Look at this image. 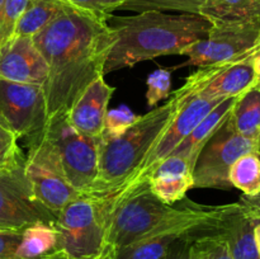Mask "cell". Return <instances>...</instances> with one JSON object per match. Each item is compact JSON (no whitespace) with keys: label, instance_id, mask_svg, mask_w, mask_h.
Returning a JSON list of instances; mask_svg holds the SVG:
<instances>
[{"label":"cell","instance_id":"cell-2","mask_svg":"<svg viewBox=\"0 0 260 259\" xmlns=\"http://www.w3.org/2000/svg\"><path fill=\"white\" fill-rule=\"evenodd\" d=\"M95 201L106 225V253L152 236L206 233L212 229L221 210V206H203L184 200L179 207L168 206L151 192L149 183L113 203Z\"/></svg>","mask_w":260,"mask_h":259},{"label":"cell","instance_id":"cell-35","mask_svg":"<svg viewBox=\"0 0 260 259\" xmlns=\"http://www.w3.org/2000/svg\"><path fill=\"white\" fill-rule=\"evenodd\" d=\"M254 74H255V84H254V89L260 91V48L258 52L254 56Z\"/></svg>","mask_w":260,"mask_h":259},{"label":"cell","instance_id":"cell-3","mask_svg":"<svg viewBox=\"0 0 260 259\" xmlns=\"http://www.w3.org/2000/svg\"><path fill=\"white\" fill-rule=\"evenodd\" d=\"M113 45L104 75L165 55H182L192 43L205 40L212 23L198 14L142 12L129 17L109 15Z\"/></svg>","mask_w":260,"mask_h":259},{"label":"cell","instance_id":"cell-9","mask_svg":"<svg viewBox=\"0 0 260 259\" xmlns=\"http://www.w3.org/2000/svg\"><path fill=\"white\" fill-rule=\"evenodd\" d=\"M27 146L25 175L36 197L47 210L57 216L68 203L81 197V195L66 179L55 146L46 132Z\"/></svg>","mask_w":260,"mask_h":259},{"label":"cell","instance_id":"cell-36","mask_svg":"<svg viewBox=\"0 0 260 259\" xmlns=\"http://www.w3.org/2000/svg\"><path fill=\"white\" fill-rule=\"evenodd\" d=\"M42 259H71V258L70 256L66 255L63 251L56 250V251H53V253L48 254L47 256H45V258H42Z\"/></svg>","mask_w":260,"mask_h":259},{"label":"cell","instance_id":"cell-37","mask_svg":"<svg viewBox=\"0 0 260 259\" xmlns=\"http://www.w3.org/2000/svg\"><path fill=\"white\" fill-rule=\"evenodd\" d=\"M254 239H255V245L256 250H258V255L260 259V221L255 225V229H254Z\"/></svg>","mask_w":260,"mask_h":259},{"label":"cell","instance_id":"cell-39","mask_svg":"<svg viewBox=\"0 0 260 259\" xmlns=\"http://www.w3.org/2000/svg\"><path fill=\"white\" fill-rule=\"evenodd\" d=\"M2 3H3V0H0V4H2Z\"/></svg>","mask_w":260,"mask_h":259},{"label":"cell","instance_id":"cell-25","mask_svg":"<svg viewBox=\"0 0 260 259\" xmlns=\"http://www.w3.org/2000/svg\"><path fill=\"white\" fill-rule=\"evenodd\" d=\"M188 259H234V256L223 239L211 230L193 236Z\"/></svg>","mask_w":260,"mask_h":259},{"label":"cell","instance_id":"cell-10","mask_svg":"<svg viewBox=\"0 0 260 259\" xmlns=\"http://www.w3.org/2000/svg\"><path fill=\"white\" fill-rule=\"evenodd\" d=\"M260 48V23H215L205 40L188 46L182 55L196 66L222 65L251 55Z\"/></svg>","mask_w":260,"mask_h":259},{"label":"cell","instance_id":"cell-11","mask_svg":"<svg viewBox=\"0 0 260 259\" xmlns=\"http://www.w3.org/2000/svg\"><path fill=\"white\" fill-rule=\"evenodd\" d=\"M0 117L18 139L30 144L48 127V111L43 85L0 79Z\"/></svg>","mask_w":260,"mask_h":259},{"label":"cell","instance_id":"cell-6","mask_svg":"<svg viewBox=\"0 0 260 259\" xmlns=\"http://www.w3.org/2000/svg\"><path fill=\"white\" fill-rule=\"evenodd\" d=\"M222 101L225 99H203L200 96H192L184 101L173 121L161 137L155 142L134 177L112 197L99 201L104 203H113L141 185L147 184L157 165L170 156L173 151L184 141L185 137L198 126V123Z\"/></svg>","mask_w":260,"mask_h":259},{"label":"cell","instance_id":"cell-21","mask_svg":"<svg viewBox=\"0 0 260 259\" xmlns=\"http://www.w3.org/2000/svg\"><path fill=\"white\" fill-rule=\"evenodd\" d=\"M69 5L65 0H28L19 18L15 37L37 35Z\"/></svg>","mask_w":260,"mask_h":259},{"label":"cell","instance_id":"cell-17","mask_svg":"<svg viewBox=\"0 0 260 259\" xmlns=\"http://www.w3.org/2000/svg\"><path fill=\"white\" fill-rule=\"evenodd\" d=\"M149 187L161 202L173 206L184 200L193 188V170L182 157L170 155L154 170Z\"/></svg>","mask_w":260,"mask_h":259},{"label":"cell","instance_id":"cell-15","mask_svg":"<svg viewBox=\"0 0 260 259\" xmlns=\"http://www.w3.org/2000/svg\"><path fill=\"white\" fill-rule=\"evenodd\" d=\"M259 221L254 220L240 202L221 206L212 231L223 239L234 259H259L254 229Z\"/></svg>","mask_w":260,"mask_h":259},{"label":"cell","instance_id":"cell-26","mask_svg":"<svg viewBox=\"0 0 260 259\" xmlns=\"http://www.w3.org/2000/svg\"><path fill=\"white\" fill-rule=\"evenodd\" d=\"M203 0H128L124 3L119 10H129V12H174L187 13V14L200 15V8Z\"/></svg>","mask_w":260,"mask_h":259},{"label":"cell","instance_id":"cell-19","mask_svg":"<svg viewBox=\"0 0 260 259\" xmlns=\"http://www.w3.org/2000/svg\"><path fill=\"white\" fill-rule=\"evenodd\" d=\"M200 15L215 23H260V0H203Z\"/></svg>","mask_w":260,"mask_h":259},{"label":"cell","instance_id":"cell-20","mask_svg":"<svg viewBox=\"0 0 260 259\" xmlns=\"http://www.w3.org/2000/svg\"><path fill=\"white\" fill-rule=\"evenodd\" d=\"M190 235L165 234L141 239L135 243L111 249L104 254L103 259H162L178 241Z\"/></svg>","mask_w":260,"mask_h":259},{"label":"cell","instance_id":"cell-16","mask_svg":"<svg viewBox=\"0 0 260 259\" xmlns=\"http://www.w3.org/2000/svg\"><path fill=\"white\" fill-rule=\"evenodd\" d=\"M114 93L104 76H99L81 93L69 111V123L80 134L101 140L108 104Z\"/></svg>","mask_w":260,"mask_h":259},{"label":"cell","instance_id":"cell-29","mask_svg":"<svg viewBox=\"0 0 260 259\" xmlns=\"http://www.w3.org/2000/svg\"><path fill=\"white\" fill-rule=\"evenodd\" d=\"M18 140L9 127L0 124V170L12 169L24 163Z\"/></svg>","mask_w":260,"mask_h":259},{"label":"cell","instance_id":"cell-28","mask_svg":"<svg viewBox=\"0 0 260 259\" xmlns=\"http://www.w3.org/2000/svg\"><path fill=\"white\" fill-rule=\"evenodd\" d=\"M140 116H136L128 107L121 106L117 108L108 109L104 118L103 132L101 140L108 141L121 137L129 127L134 126Z\"/></svg>","mask_w":260,"mask_h":259},{"label":"cell","instance_id":"cell-1","mask_svg":"<svg viewBox=\"0 0 260 259\" xmlns=\"http://www.w3.org/2000/svg\"><path fill=\"white\" fill-rule=\"evenodd\" d=\"M107 19L69 4L32 37L47 65L43 88L48 124L68 116L89 84L104 76L107 56L113 45Z\"/></svg>","mask_w":260,"mask_h":259},{"label":"cell","instance_id":"cell-32","mask_svg":"<svg viewBox=\"0 0 260 259\" xmlns=\"http://www.w3.org/2000/svg\"><path fill=\"white\" fill-rule=\"evenodd\" d=\"M22 233L0 230V259H17V249L22 240Z\"/></svg>","mask_w":260,"mask_h":259},{"label":"cell","instance_id":"cell-4","mask_svg":"<svg viewBox=\"0 0 260 259\" xmlns=\"http://www.w3.org/2000/svg\"><path fill=\"white\" fill-rule=\"evenodd\" d=\"M184 101L177 89L164 104L140 116L121 137L108 141L99 140L98 175L89 197H112L134 177Z\"/></svg>","mask_w":260,"mask_h":259},{"label":"cell","instance_id":"cell-18","mask_svg":"<svg viewBox=\"0 0 260 259\" xmlns=\"http://www.w3.org/2000/svg\"><path fill=\"white\" fill-rule=\"evenodd\" d=\"M240 96H234V98H228L221 102L213 111H211L202 121L198 123V126L188 135L184 141L173 151V156H179L188 163L190 169L193 170L197 160L198 155L202 151L205 145L207 144L208 140L216 134L218 128L225 123L226 119L233 112L236 102Z\"/></svg>","mask_w":260,"mask_h":259},{"label":"cell","instance_id":"cell-8","mask_svg":"<svg viewBox=\"0 0 260 259\" xmlns=\"http://www.w3.org/2000/svg\"><path fill=\"white\" fill-rule=\"evenodd\" d=\"M250 152L260 154L259 145L241 136L234 128L230 116L208 140L193 168V188H233L229 172L240 156Z\"/></svg>","mask_w":260,"mask_h":259},{"label":"cell","instance_id":"cell-13","mask_svg":"<svg viewBox=\"0 0 260 259\" xmlns=\"http://www.w3.org/2000/svg\"><path fill=\"white\" fill-rule=\"evenodd\" d=\"M256 52L233 62L203 66L190 74L178 90L185 101L192 96L228 99L243 95L255 84L253 60Z\"/></svg>","mask_w":260,"mask_h":259},{"label":"cell","instance_id":"cell-5","mask_svg":"<svg viewBox=\"0 0 260 259\" xmlns=\"http://www.w3.org/2000/svg\"><path fill=\"white\" fill-rule=\"evenodd\" d=\"M57 250L71 259H103L106 254V225L94 198L81 196L71 201L56 216Z\"/></svg>","mask_w":260,"mask_h":259},{"label":"cell","instance_id":"cell-27","mask_svg":"<svg viewBox=\"0 0 260 259\" xmlns=\"http://www.w3.org/2000/svg\"><path fill=\"white\" fill-rule=\"evenodd\" d=\"M28 0H3L0 4V50L15 38L19 18Z\"/></svg>","mask_w":260,"mask_h":259},{"label":"cell","instance_id":"cell-12","mask_svg":"<svg viewBox=\"0 0 260 259\" xmlns=\"http://www.w3.org/2000/svg\"><path fill=\"white\" fill-rule=\"evenodd\" d=\"M56 216L36 197L24 163L0 170V230L20 231L37 222L53 225Z\"/></svg>","mask_w":260,"mask_h":259},{"label":"cell","instance_id":"cell-33","mask_svg":"<svg viewBox=\"0 0 260 259\" xmlns=\"http://www.w3.org/2000/svg\"><path fill=\"white\" fill-rule=\"evenodd\" d=\"M240 205L245 208L246 212L254 218L260 221V193L256 196H245L243 195L239 200Z\"/></svg>","mask_w":260,"mask_h":259},{"label":"cell","instance_id":"cell-24","mask_svg":"<svg viewBox=\"0 0 260 259\" xmlns=\"http://www.w3.org/2000/svg\"><path fill=\"white\" fill-rule=\"evenodd\" d=\"M231 185L245 196L260 193V154L250 152L239 157L229 172Z\"/></svg>","mask_w":260,"mask_h":259},{"label":"cell","instance_id":"cell-38","mask_svg":"<svg viewBox=\"0 0 260 259\" xmlns=\"http://www.w3.org/2000/svg\"><path fill=\"white\" fill-rule=\"evenodd\" d=\"M0 124H4V126H7V127H8V124L5 123V121H4V119L2 118V117H0Z\"/></svg>","mask_w":260,"mask_h":259},{"label":"cell","instance_id":"cell-7","mask_svg":"<svg viewBox=\"0 0 260 259\" xmlns=\"http://www.w3.org/2000/svg\"><path fill=\"white\" fill-rule=\"evenodd\" d=\"M55 146L63 174L81 196H90L98 175L99 140L76 131L68 118L51 122L46 130Z\"/></svg>","mask_w":260,"mask_h":259},{"label":"cell","instance_id":"cell-22","mask_svg":"<svg viewBox=\"0 0 260 259\" xmlns=\"http://www.w3.org/2000/svg\"><path fill=\"white\" fill-rule=\"evenodd\" d=\"M238 134L256 142L260 149V91L250 89L236 102L230 114Z\"/></svg>","mask_w":260,"mask_h":259},{"label":"cell","instance_id":"cell-31","mask_svg":"<svg viewBox=\"0 0 260 259\" xmlns=\"http://www.w3.org/2000/svg\"><path fill=\"white\" fill-rule=\"evenodd\" d=\"M65 2L79 9L108 18L114 10H119V8L128 0H65Z\"/></svg>","mask_w":260,"mask_h":259},{"label":"cell","instance_id":"cell-30","mask_svg":"<svg viewBox=\"0 0 260 259\" xmlns=\"http://www.w3.org/2000/svg\"><path fill=\"white\" fill-rule=\"evenodd\" d=\"M147 106L155 107L160 101L169 98L172 89V73L165 69H159L147 76Z\"/></svg>","mask_w":260,"mask_h":259},{"label":"cell","instance_id":"cell-34","mask_svg":"<svg viewBox=\"0 0 260 259\" xmlns=\"http://www.w3.org/2000/svg\"><path fill=\"white\" fill-rule=\"evenodd\" d=\"M192 239L193 236H188V238H184L182 239V240L178 241V243L173 246L172 250H170L162 259H188Z\"/></svg>","mask_w":260,"mask_h":259},{"label":"cell","instance_id":"cell-23","mask_svg":"<svg viewBox=\"0 0 260 259\" xmlns=\"http://www.w3.org/2000/svg\"><path fill=\"white\" fill-rule=\"evenodd\" d=\"M57 250V233L53 225L37 222L22 233L17 259H42Z\"/></svg>","mask_w":260,"mask_h":259},{"label":"cell","instance_id":"cell-14","mask_svg":"<svg viewBox=\"0 0 260 259\" xmlns=\"http://www.w3.org/2000/svg\"><path fill=\"white\" fill-rule=\"evenodd\" d=\"M0 79L45 85L47 65L29 37H15L0 50Z\"/></svg>","mask_w":260,"mask_h":259}]
</instances>
